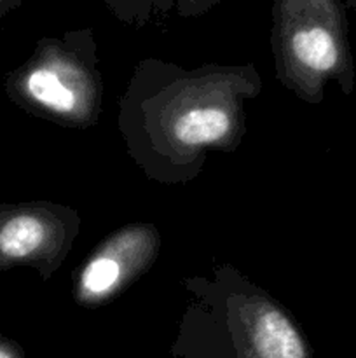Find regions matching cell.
<instances>
[{"label":"cell","mask_w":356,"mask_h":358,"mask_svg":"<svg viewBox=\"0 0 356 358\" xmlns=\"http://www.w3.org/2000/svg\"><path fill=\"white\" fill-rule=\"evenodd\" d=\"M0 358H27L23 348L14 339L0 334Z\"/></svg>","instance_id":"9"},{"label":"cell","mask_w":356,"mask_h":358,"mask_svg":"<svg viewBox=\"0 0 356 358\" xmlns=\"http://www.w3.org/2000/svg\"><path fill=\"white\" fill-rule=\"evenodd\" d=\"M262 87L253 63L185 69L159 58L140 59L119 100L126 152L149 180L194 182L209 154L237 150L248 131L246 101Z\"/></svg>","instance_id":"1"},{"label":"cell","mask_w":356,"mask_h":358,"mask_svg":"<svg viewBox=\"0 0 356 358\" xmlns=\"http://www.w3.org/2000/svg\"><path fill=\"white\" fill-rule=\"evenodd\" d=\"M225 0H177L175 10L180 17H198Z\"/></svg>","instance_id":"8"},{"label":"cell","mask_w":356,"mask_h":358,"mask_svg":"<svg viewBox=\"0 0 356 358\" xmlns=\"http://www.w3.org/2000/svg\"><path fill=\"white\" fill-rule=\"evenodd\" d=\"M349 6L355 7V10H356V0H349Z\"/></svg>","instance_id":"11"},{"label":"cell","mask_w":356,"mask_h":358,"mask_svg":"<svg viewBox=\"0 0 356 358\" xmlns=\"http://www.w3.org/2000/svg\"><path fill=\"white\" fill-rule=\"evenodd\" d=\"M271 51L279 84L318 105L328 83L355 91L356 66L342 0H272Z\"/></svg>","instance_id":"4"},{"label":"cell","mask_w":356,"mask_h":358,"mask_svg":"<svg viewBox=\"0 0 356 358\" xmlns=\"http://www.w3.org/2000/svg\"><path fill=\"white\" fill-rule=\"evenodd\" d=\"M7 98L27 114L61 128L98 124L103 76L94 28L42 37L31 55L3 79Z\"/></svg>","instance_id":"3"},{"label":"cell","mask_w":356,"mask_h":358,"mask_svg":"<svg viewBox=\"0 0 356 358\" xmlns=\"http://www.w3.org/2000/svg\"><path fill=\"white\" fill-rule=\"evenodd\" d=\"M187 304L171 355L180 358H314L292 311L232 264L181 280Z\"/></svg>","instance_id":"2"},{"label":"cell","mask_w":356,"mask_h":358,"mask_svg":"<svg viewBox=\"0 0 356 358\" xmlns=\"http://www.w3.org/2000/svg\"><path fill=\"white\" fill-rule=\"evenodd\" d=\"M161 247L163 238L154 222H129L112 231L73 273L77 306L96 310L117 299L154 268Z\"/></svg>","instance_id":"6"},{"label":"cell","mask_w":356,"mask_h":358,"mask_svg":"<svg viewBox=\"0 0 356 358\" xmlns=\"http://www.w3.org/2000/svg\"><path fill=\"white\" fill-rule=\"evenodd\" d=\"M21 3H23V0H0V20L16 10Z\"/></svg>","instance_id":"10"},{"label":"cell","mask_w":356,"mask_h":358,"mask_svg":"<svg viewBox=\"0 0 356 358\" xmlns=\"http://www.w3.org/2000/svg\"><path fill=\"white\" fill-rule=\"evenodd\" d=\"M80 227V213L61 203H0V273L30 268L49 282L72 252Z\"/></svg>","instance_id":"5"},{"label":"cell","mask_w":356,"mask_h":358,"mask_svg":"<svg viewBox=\"0 0 356 358\" xmlns=\"http://www.w3.org/2000/svg\"><path fill=\"white\" fill-rule=\"evenodd\" d=\"M121 23L143 28L154 17L164 16L175 9L177 0H101Z\"/></svg>","instance_id":"7"}]
</instances>
